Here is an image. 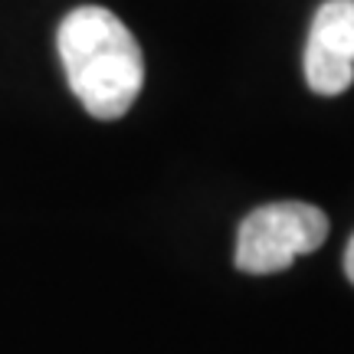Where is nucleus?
Masks as SVG:
<instances>
[{
	"mask_svg": "<svg viewBox=\"0 0 354 354\" xmlns=\"http://www.w3.org/2000/svg\"><path fill=\"white\" fill-rule=\"evenodd\" d=\"M56 46L66 82L92 118L115 122L131 112L145 86V56L135 33L112 10L95 3L69 10Z\"/></svg>",
	"mask_w": 354,
	"mask_h": 354,
	"instance_id": "f257e3e1",
	"label": "nucleus"
},
{
	"mask_svg": "<svg viewBox=\"0 0 354 354\" xmlns=\"http://www.w3.org/2000/svg\"><path fill=\"white\" fill-rule=\"evenodd\" d=\"M328 236V216L302 201L256 207L236 233V269L250 276H272L299 256L315 253Z\"/></svg>",
	"mask_w": 354,
	"mask_h": 354,
	"instance_id": "f03ea898",
	"label": "nucleus"
},
{
	"mask_svg": "<svg viewBox=\"0 0 354 354\" xmlns=\"http://www.w3.org/2000/svg\"><path fill=\"white\" fill-rule=\"evenodd\" d=\"M308 39L354 63V0H325L315 10Z\"/></svg>",
	"mask_w": 354,
	"mask_h": 354,
	"instance_id": "7ed1b4c3",
	"label": "nucleus"
},
{
	"mask_svg": "<svg viewBox=\"0 0 354 354\" xmlns=\"http://www.w3.org/2000/svg\"><path fill=\"white\" fill-rule=\"evenodd\" d=\"M305 82L315 95H342L354 82V63L318 43H305Z\"/></svg>",
	"mask_w": 354,
	"mask_h": 354,
	"instance_id": "20e7f679",
	"label": "nucleus"
},
{
	"mask_svg": "<svg viewBox=\"0 0 354 354\" xmlns=\"http://www.w3.org/2000/svg\"><path fill=\"white\" fill-rule=\"evenodd\" d=\"M344 272H348V279H351V286H354V236L348 243V250H344Z\"/></svg>",
	"mask_w": 354,
	"mask_h": 354,
	"instance_id": "39448f33",
	"label": "nucleus"
}]
</instances>
